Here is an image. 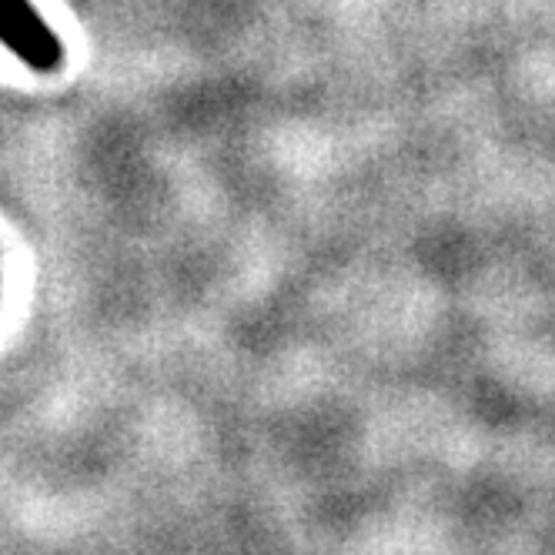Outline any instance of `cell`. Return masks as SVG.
I'll use <instances>...</instances> for the list:
<instances>
[{
    "mask_svg": "<svg viewBox=\"0 0 555 555\" xmlns=\"http://www.w3.org/2000/svg\"><path fill=\"white\" fill-rule=\"evenodd\" d=\"M0 41L37 70L61 64V41L30 8V0H0Z\"/></svg>",
    "mask_w": 555,
    "mask_h": 555,
    "instance_id": "cell-1",
    "label": "cell"
}]
</instances>
